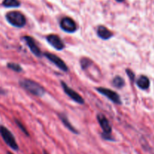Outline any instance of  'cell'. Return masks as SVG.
I'll use <instances>...</instances> for the list:
<instances>
[{
  "label": "cell",
  "mask_w": 154,
  "mask_h": 154,
  "mask_svg": "<svg viewBox=\"0 0 154 154\" xmlns=\"http://www.w3.org/2000/svg\"><path fill=\"white\" fill-rule=\"evenodd\" d=\"M20 85L27 92L36 96H43L45 90L38 83L29 79H23L20 81Z\"/></svg>",
  "instance_id": "obj_1"
},
{
  "label": "cell",
  "mask_w": 154,
  "mask_h": 154,
  "mask_svg": "<svg viewBox=\"0 0 154 154\" xmlns=\"http://www.w3.org/2000/svg\"><path fill=\"white\" fill-rule=\"evenodd\" d=\"M6 20L13 26L17 28H22L26 25V20L25 16L21 12L13 11L8 12L5 15Z\"/></svg>",
  "instance_id": "obj_2"
},
{
  "label": "cell",
  "mask_w": 154,
  "mask_h": 154,
  "mask_svg": "<svg viewBox=\"0 0 154 154\" xmlns=\"http://www.w3.org/2000/svg\"><path fill=\"white\" fill-rule=\"evenodd\" d=\"M0 135L8 146H9L12 150H18L19 147L17 145V143L15 140L14 136L11 133V132H10V130H8L5 126H0Z\"/></svg>",
  "instance_id": "obj_3"
},
{
  "label": "cell",
  "mask_w": 154,
  "mask_h": 154,
  "mask_svg": "<svg viewBox=\"0 0 154 154\" xmlns=\"http://www.w3.org/2000/svg\"><path fill=\"white\" fill-rule=\"evenodd\" d=\"M60 28L68 33H73L78 29V26L75 21L69 17H63L60 20Z\"/></svg>",
  "instance_id": "obj_4"
},
{
  "label": "cell",
  "mask_w": 154,
  "mask_h": 154,
  "mask_svg": "<svg viewBox=\"0 0 154 154\" xmlns=\"http://www.w3.org/2000/svg\"><path fill=\"white\" fill-rule=\"evenodd\" d=\"M96 90L99 93H101L102 95L105 96V97L108 98L109 100L114 102V104L120 105L122 103L120 96L115 91H113V90H110V89L105 88V87H98V88H96Z\"/></svg>",
  "instance_id": "obj_5"
},
{
  "label": "cell",
  "mask_w": 154,
  "mask_h": 154,
  "mask_svg": "<svg viewBox=\"0 0 154 154\" xmlns=\"http://www.w3.org/2000/svg\"><path fill=\"white\" fill-rule=\"evenodd\" d=\"M61 84L65 93H66L72 100L75 101V102H77L78 104H80V105L84 104V99L80 96L79 93H77L76 91H75L73 89L70 88V87H69L66 83L63 82V81H61Z\"/></svg>",
  "instance_id": "obj_6"
},
{
  "label": "cell",
  "mask_w": 154,
  "mask_h": 154,
  "mask_svg": "<svg viewBox=\"0 0 154 154\" xmlns=\"http://www.w3.org/2000/svg\"><path fill=\"white\" fill-rule=\"evenodd\" d=\"M45 57L48 59L49 61H51V63H54L57 67H58L59 69H61L63 72H67L69 70L67 66L65 63V62L62 60L61 58H60L59 57H57L55 54H51V53H45Z\"/></svg>",
  "instance_id": "obj_7"
},
{
  "label": "cell",
  "mask_w": 154,
  "mask_h": 154,
  "mask_svg": "<svg viewBox=\"0 0 154 154\" xmlns=\"http://www.w3.org/2000/svg\"><path fill=\"white\" fill-rule=\"evenodd\" d=\"M47 41L57 51H62L65 48L64 42L57 35H49L47 36Z\"/></svg>",
  "instance_id": "obj_8"
},
{
  "label": "cell",
  "mask_w": 154,
  "mask_h": 154,
  "mask_svg": "<svg viewBox=\"0 0 154 154\" xmlns=\"http://www.w3.org/2000/svg\"><path fill=\"white\" fill-rule=\"evenodd\" d=\"M23 39L25 41L27 46L29 47V50L31 51V52L35 56H36V57H40L41 56H42V51L39 49L38 46L37 45L35 41L34 40L33 38L30 37V36L29 35H26L23 38Z\"/></svg>",
  "instance_id": "obj_9"
},
{
  "label": "cell",
  "mask_w": 154,
  "mask_h": 154,
  "mask_svg": "<svg viewBox=\"0 0 154 154\" xmlns=\"http://www.w3.org/2000/svg\"><path fill=\"white\" fill-rule=\"evenodd\" d=\"M97 120L99 125H100L101 128H102V130H103V133L111 134L112 128H111V124H110L108 119L105 117V116H104L103 114H99L97 115Z\"/></svg>",
  "instance_id": "obj_10"
},
{
  "label": "cell",
  "mask_w": 154,
  "mask_h": 154,
  "mask_svg": "<svg viewBox=\"0 0 154 154\" xmlns=\"http://www.w3.org/2000/svg\"><path fill=\"white\" fill-rule=\"evenodd\" d=\"M97 35L103 40H108L113 37V33L104 26H99L97 28Z\"/></svg>",
  "instance_id": "obj_11"
},
{
  "label": "cell",
  "mask_w": 154,
  "mask_h": 154,
  "mask_svg": "<svg viewBox=\"0 0 154 154\" xmlns=\"http://www.w3.org/2000/svg\"><path fill=\"white\" fill-rule=\"evenodd\" d=\"M136 84L141 90H147L150 87V80L145 75H141L136 81Z\"/></svg>",
  "instance_id": "obj_12"
},
{
  "label": "cell",
  "mask_w": 154,
  "mask_h": 154,
  "mask_svg": "<svg viewBox=\"0 0 154 154\" xmlns=\"http://www.w3.org/2000/svg\"><path fill=\"white\" fill-rule=\"evenodd\" d=\"M59 117H60V118L61 119L62 122H63V124L65 125V126H66V127L67 128L69 131H71L72 133L78 134V131H77V129H75V128H74L73 126L71 124L70 122H69V119H68L67 116H66V114H61L59 115Z\"/></svg>",
  "instance_id": "obj_13"
},
{
  "label": "cell",
  "mask_w": 154,
  "mask_h": 154,
  "mask_svg": "<svg viewBox=\"0 0 154 154\" xmlns=\"http://www.w3.org/2000/svg\"><path fill=\"white\" fill-rule=\"evenodd\" d=\"M112 84L114 87H116V88L120 89L122 88V87H124L125 81L122 77L116 76L113 78Z\"/></svg>",
  "instance_id": "obj_14"
},
{
  "label": "cell",
  "mask_w": 154,
  "mask_h": 154,
  "mask_svg": "<svg viewBox=\"0 0 154 154\" xmlns=\"http://www.w3.org/2000/svg\"><path fill=\"white\" fill-rule=\"evenodd\" d=\"M2 4L5 8H18L20 6L19 0H3Z\"/></svg>",
  "instance_id": "obj_15"
},
{
  "label": "cell",
  "mask_w": 154,
  "mask_h": 154,
  "mask_svg": "<svg viewBox=\"0 0 154 154\" xmlns=\"http://www.w3.org/2000/svg\"><path fill=\"white\" fill-rule=\"evenodd\" d=\"M7 67L8 68V69H11L14 72H21L23 71L22 67H21L19 64H17V63H9L7 64Z\"/></svg>",
  "instance_id": "obj_16"
},
{
  "label": "cell",
  "mask_w": 154,
  "mask_h": 154,
  "mask_svg": "<svg viewBox=\"0 0 154 154\" xmlns=\"http://www.w3.org/2000/svg\"><path fill=\"white\" fill-rule=\"evenodd\" d=\"M92 63V61L88 58H82L81 60V66L82 69H87Z\"/></svg>",
  "instance_id": "obj_17"
},
{
  "label": "cell",
  "mask_w": 154,
  "mask_h": 154,
  "mask_svg": "<svg viewBox=\"0 0 154 154\" xmlns=\"http://www.w3.org/2000/svg\"><path fill=\"white\" fill-rule=\"evenodd\" d=\"M15 123H17V126H18V127H19L20 129H21V130H22V132H23V133H25L26 135H27V136H29V133H28V132H27L26 129V128L24 127V126H23V125L22 123H21L19 121V120H15Z\"/></svg>",
  "instance_id": "obj_18"
},
{
  "label": "cell",
  "mask_w": 154,
  "mask_h": 154,
  "mask_svg": "<svg viewBox=\"0 0 154 154\" xmlns=\"http://www.w3.org/2000/svg\"><path fill=\"white\" fill-rule=\"evenodd\" d=\"M126 74H127V75L129 76L130 81H132V82H133V81H135V74H134V72H132V70H130V69H126Z\"/></svg>",
  "instance_id": "obj_19"
},
{
  "label": "cell",
  "mask_w": 154,
  "mask_h": 154,
  "mask_svg": "<svg viewBox=\"0 0 154 154\" xmlns=\"http://www.w3.org/2000/svg\"><path fill=\"white\" fill-rule=\"evenodd\" d=\"M101 136L102 137V138L105 140H107V141H114V138H113L111 134H105L102 132Z\"/></svg>",
  "instance_id": "obj_20"
},
{
  "label": "cell",
  "mask_w": 154,
  "mask_h": 154,
  "mask_svg": "<svg viewBox=\"0 0 154 154\" xmlns=\"http://www.w3.org/2000/svg\"><path fill=\"white\" fill-rule=\"evenodd\" d=\"M115 1H117V2H124L125 0H115Z\"/></svg>",
  "instance_id": "obj_21"
},
{
  "label": "cell",
  "mask_w": 154,
  "mask_h": 154,
  "mask_svg": "<svg viewBox=\"0 0 154 154\" xmlns=\"http://www.w3.org/2000/svg\"><path fill=\"white\" fill-rule=\"evenodd\" d=\"M44 154H48V153H47V152L46 151H45V152H44Z\"/></svg>",
  "instance_id": "obj_22"
},
{
  "label": "cell",
  "mask_w": 154,
  "mask_h": 154,
  "mask_svg": "<svg viewBox=\"0 0 154 154\" xmlns=\"http://www.w3.org/2000/svg\"><path fill=\"white\" fill-rule=\"evenodd\" d=\"M8 154H13V153H10V152H8Z\"/></svg>",
  "instance_id": "obj_23"
}]
</instances>
